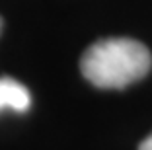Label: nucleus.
I'll return each mask as SVG.
<instances>
[{
  "instance_id": "1",
  "label": "nucleus",
  "mask_w": 152,
  "mask_h": 150,
  "mask_svg": "<svg viewBox=\"0 0 152 150\" xmlns=\"http://www.w3.org/2000/svg\"><path fill=\"white\" fill-rule=\"evenodd\" d=\"M152 66L150 51L140 41L111 37L90 45L82 55L80 70L96 88L119 90L142 80Z\"/></svg>"
},
{
  "instance_id": "2",
  "label": "nucleus",
  "mask_w": 152,
  "mask_h": 150,
  "mask_svg": "<svg viewBox=\"0 0 152 150\" xmlns=\"http://www.w3.org/2000/svg\"><path fill=\"white\" fill-rule=\"evenodd\" d=\"M31 105V96L23 84L14 78H0V111H26Z\"/></svg>"
},
{
  "instance_id": "3",
  "label": "nucleus",
  "mask_w": 152,
  "mask_h": 150,
  "mask_svg": "<svg viewBox=\"0 0 152 150\" xmlns=\"http://www.w3.org/2000/svg\"><path fill=\"white\" fill-rule=\"evenodd\" d=\"M139 150H152V135H150V137H146L142 142H140Z\"/></svg>"
}]
</instances>
